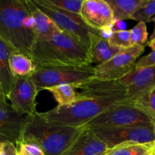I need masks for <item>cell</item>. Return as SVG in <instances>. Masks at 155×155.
<instances>
[{
  "label": "cell",
  "mask_w": 155,
  "mask_h": 155,
  "mask_svg": "<svg viewBox=\"0 0 155 155\" xmlns=\"http://www.w3.org/2000/svg\"><path fill=\"white\" fill-rule=\"evenodd\" d=\"M29 57L36 66L91 65L86 48L61 30L48 38H36Z\"/></svg>",
  "instance_id": "6da1fadb"
},
{
  "label": "cell",
  "mask_w": 155,
  "mask_h": 155,
  "mask_svg": "<svg viewBox=\"0 0 155 155\" xmlns=\"http://www.w3.org/2000/svg\"><path fill=\"white\" fill-rule=\"evenodd\" d=\"M0 39L29 57L36 36L27 0H0Z\"/></svg>",
  "instance_id": "7a4b0ae2"
},
{
  "label": "cell",
  "mask_w": 155,
  "mask_h": 155,
  "mask_svg": "<svg viewBox=\"0 0 155 155\" xmlns=\"http://www.w3.org/2000/svg\"><path fill=\"white\" fill-rule=\"evenodd\" d=\"M84 130L50 123L36 112L27 117L21 142L36 144L45 155H65Z\"/></svg>",
  "instance_id": "3957f363"
},
{
  "label": "cell",
  "mask_w": 155,
  "mask_h": 155,
  "mask_svg": "<svg viewBox=\"0 0 155 155\" xmlns=\"http://www.w3.org/2000/svg\"><path fill=\"white\" fill-rule=\"evenodd\" d=\"M124 101L115 99H76L69 105L57 106L40 114L46 120L53 124L80 128L109 107Z\"/></svg>",
  "instance_id": "277c9868"
},
{
  "label": "cell",
  "mask_w": 155,
  "mask_h": 155,
  "mask_svg": "<svg viewBox=\"0 0 155 155\" xmlns=\"http://www.w3.org/2000/svg\"><path fill=\"white\" fill-rule=\"evenodd\" d=\"M95 70L91 65L86 66H36L30 78L38 92L62 84L78 88L94 80Z\"/></svg>",
  "instance_id": "5b68a950"
},
{
  "label": "cell",
  "mask_w": 155,
  "mask_h": 155,
  "mask_svg": "<svg viewBox=\"0 0 155 155\" xmlns=\"http://www.w3.org/2000/svg\"><path fill=\"white\" fill-rule=\"evenodd\" d=\"M142 124H153L144 112L137 108L132 101H128L109 107L82 127L86 130H91Z\"/></svg>",
  "instance_id": "8992f818"
},
{
  "label": "cell",
  "mask_w": 155,
  "mask_h": 155,
  "mask_svg": "<svg viewBox=\"0 0 155 155\" xmlns=\"http://www.w3.org/2000/svg\"><path fill=\"white\" fill-rule=\"evenodd\" d=\"M89 130L105 144L107 149L124 144L149 145L155 142V126L153 124L95 128Z\"/></svg>",
  "instance_id": "52a82bcc"
},
{
  "label": "cell",
  "mask_w": 155,
  "mask_h": 155,
  "mask_svg": "<svg viewBox=\"0 0 155 155\" xmlns=\"http://www.w3.org/2000/svg\"><path fill=\"white\" fill-rule=\"evenodd\" d=\"M35 5L55 23L58 28L68 33L80 42L88 50L91 41V34L97 30L90 27L81 17L78 15L69 13L44 3L42 0H33Z\"/></svg>",
  "instance_id": "ba28073f"
},
{
  "label": "cell",
  "mask_w": 155,
  "mask_h": 155,
  "mask_svg": "<svg viewBox=\"0 0 155 155\" xmlns=\"http://www.w3.org/2000/svg\"><path fill=\"white\" fill-rule=\"evenodd\" d=\"M145 46L132 45L123 48L107 61L94 67V80H117L127 75L135 67L138 58L144 51Z\"/></svg>",
  "instance_id": "9c48e42d"
},
{
  "label": "cell",
  "mask_w": 155,
  "mask_h": 155,
  "mask_svg": "<svg viewBox=\"0 0 155 155\" xmlns=\"http://www.w3.org/2000/svg\"><path fill=\"white\" fill-rule=\"evenodd\" d=\"M39 92L30 77H16L15 84L7 97L15 111L30 116L36 110V98Z\"/></svg>",
  "instance_id": "30bf717a"
},
{
  "label": "cell",
  "mask_w": 155,
  "mask_h": 155,
  "mask_svg": "<svg viewBox=\"0 0 155 155\" xmlns=\"http://www.w3.org/2000/svg\"><path fill=\"white\" fill-rule=\"evenodd\" d=\"M81 92L77 93L76 99L95 98V99H115L122 101H129L127 96L126 86L119 80H92L89 83L78 87Z\"/></svg>",
  "instance_id": "8fae6325"
},
{
  "label": "cell",
  "mask_w": 155,
  "mask_h": 155,
  "mask_svg": "<svg viewBox=\"0 0 155 155\" xmlns=\"http://www.w3.org/2000/svg\"><path fill=\"white\" fill-rule=\"evenodd\" d=\"M27 117L15 111L10 104L0 107V142H10L16 146L19 145Z\"/></svg>",
  "instance_id": "7c38bea8"
},
{
  "label": "cell",
  "mask_w": 155,
  "mask_h": 155,
  "mask_svg": "<svg viewBox=\"0 0 155 155\" xmlns=\"http://www.w3.org/2000/svg\"><path fill=\"white\" fill-rule=\"evenodd\" d=\"M80 16L90 27L97 30L109 27L114 21L106 0H84Z\"/></svg>",
  "instance_id": "4fadbf2b"
},
{
  "label": "cell",
  "mask_w": 155,
  "mask_h": 155,
  "mask_svg": "<svg viewBox=\"0 0 155 155\" xmlns=\"http://www.w3.org/2000/svg\"><path fill=\"white\" fill-rule=\"evenodd\" d=\"M119 82L126 86L127 96L132 101L138 95L155 87V67L133 69Z\"/></svg>",
  "instance_id": "5bb4252c"
},
{
  "label": "cell",
  "mask_w": 155,
  "mask_h": 155,
  "mask_svg": "<svg viewBox=\"0 0 155 155\" xmlns=\"http://www.w3.org/2000/svg\"><path fill=\"white\" fill-rule=\"evenodd\" d=\"M106 150L103 142L84 129L65 155H104Z\"/></svg>",
  "instance_id": "9a60e30c"
},
{
  "label": "cell",
  "mask_w": 155,
  "mask_h": 155,
  "mask_svg": "<svg viewBox=\"0 0 155 155\" xmlns=\"http://www.w3.org/2000/svg\"><path fill=\"white\" fill-rule=\"evenodd\" d=\"M122 49V48L111 45L107 39L99 36L97 31L91 34L90 46L88 50L91 64H100L104 63L112 58Z\"/></svg>",
  "instance_id": "2e32d148"
},
{
  "label": "cell",
  "mask_w": 155,
  "mask_h": 155,
  "mask_svg": "<svg viewBox=\"0 0 155 155\" xmlns=\"http://www.w3.org/2000/svg\"><path fill=\"white\" fill-rule=\"evenodd\" d=\"M27 2L33 18V30L36 38H48L60 30L47 15L35 5L33 0H27Z\"/></svg>",
  "instance_id": "e0dca14e"
},
{
  "label": "cell",
  "mask_w": 155,
  "mask_h": 155,
  "mask_svg": "<svg viewBox=\"0 0 155 155\" xmlns=\"http://www.w3.org/2000/svg\"><path fill=\"white\" fill-rule=\"evenodd\" d=\"M12 50L0 39V86L6 98L10 93L16 79L11 71L9 64V56Z\"/></svg>",
  "instance_id": "ac0fdd59"
},
{
  "label": "cell",
  "mask_w": 155,
  "mask_h": 155,
  "mask_svg": "<svg viewBox=\"0 0 155 155\" xmlns=\"http://www.w3.org/2000/svg\"><path fill=\"white\" fill-rule=\"evenodd\" d=\"M110 7L114 21L131 19L134 13L146 0H106Z\"/></svg>",
  "instance_id": "d6986e66"
},
{
  "label": "cell",
  "mask_w": 155,
  "mask_h": 155,
  "mask_svg": "<svg viewBox=\"0 0 155 155\" xmlns=\"http://www.w3.org/2000/svg\"><path fill=\"white\" fill-rule=\"evenodd\" d=\"M9 64L14 77H30L35 71L36 65L30 57L20 51L12 50L9 56Z\"/></svg>",
  "instance_id": "ffe728a7"
},
{
  "label": "cell",
  "mask_w": 155,
  "mask_h": 155,
  "mask_svg": "<svg viewBox=\"0 0 155 155\" xmlns=\"http://www.w3.org/2000/svg\"><path fill=\"white\" fill-rule=\"evenodd\" d=\"M132 103L144 112L155 126V87L132 99Z\"/></svg>",
  "instance_id": "44dd1931"
},
{
  "label": "cell",
  "mask_w": 155,
  "mask_h": 155,
  "mask_svg": "<svg viewBox=\"0 0 155 155\" xmlns=\"http://www.w3.org/2000/svg\"><path fill=\"white\" fill-rule=\"evenodd\" d=\"M153 144H124L106 151L104 155H153Z\"/></svg>",
  "instance_id": "7402d4cb"
},
{
  "label": "cell",
  "mask_w": 155,
  "mask_h": 155,
  "mask_svg": "<svg viewBox=\"0 0 155 155\" xmlns=\"http://www.w3.org/2000/svg\"><path fill=\"white\" fill-rule=\"evenodd\" d=\"M53 95L58 103V106H66L72 104L76 100L77 93L71 85L62 84L46 89Z\"/></svg>",
  "instance_id": "603a6c76"
},
{
  "label": "cell",
  "mask_w": 155,
  "mask_h": 155,
  "mask_svg": "<svg viewBox=\"0 0 155 155\" xmlns=\"http://www.w3.org/2000/svg\"><path fill=\"white\" fill-rule=\"evenodd\" d=\"M44 3L60 10L80 15L84 0H42Z\"/></svg>",
  "instance_id": "cb8c5ba5"
},
{
  "label": "cell",
  "mask_w": 155,
  "mask_h": 155,
  "mask_svg": "<svg viewBox=\"0 0 155 155\" xmlns=\"http://www.w3.org/2000/svg\"><path fill=\"white\" fill-rule=\"evenodd\" d=\"M155 16V0H146L131 17V19L138 22L149 23L153 17Z\"/></svg>",
  "instance_id": "d4e9b609"
},
{
  "label": "cell",
  "mask_w": 155,
  "mask_h": 155,
  "mask_svg": "<svg viewBox=\"0 0 155 155\" xmlns=\"http://www.w3.org/2000/svg\"><path fill=\"white\" fill-rule=\"evenodd\" d=\"M130 31V39L132 45L145 46L148 42V33L145 23L138 22Z\"/></svg>",
  "instance_id": "484cf974"
},
{
  "label": "cell",
  "mask_w": 155,
  "mask_h": 155,
  "mask_svg": "<svg viewBox=\"0 0 155 155\" xmlns=\"http://www.w3.org/2000/svg\"><path fill=\"white\" fill-rule=\"evenodd\" d=\"M108 42L112 46L122 49L132 46L130 39V31L127 30L113 32L108 39Z\"/></svg>",
  "instance_id": "4316f807"
},
{
  "label": "cell",
  "mask_w": 155,
  "mask_h": 155,
  "mask_svg": "<svg viewBox=\"0 0 155 155\" xmlns=\"http://www.w3.org/2000/svg\"><path fill=\"white\" fill-rule=\"evenodd\" d=\"M18 155H45L37 145L30 142H21L17 145Z\"/></svg>",
  "instance_id": "83f0119b"
},
{
  "label": "cell",
  "mask_w": 155,
  "mask_h": 155,
  "mask_svg": "<svg viewBox=\"0 0 155 155\" xmlns=\"http://www.w3.org/2000/svg\"><path fill=\"white\" fill-rule=\"evenodd\" d=\"M148 67H155V51H152L147 55L140 58L135 63V69L148 68Z\"/></svg>",
  "instance_id": "f1b7e54d"
},
{
  "label": "cell",
  "mask_w": 155,
  "mask_h": 155,
  "mask_svg": "<svg viewBox=\"0 0 155 155\" xmlns=\"http://www.w3.org/2000/svg\"><path fill=\"white\" fill-rule=\"evenodd\" d=\"M2 155H18L16 145L10 142H3V149Z\"/></svg>",
  "instance_id": "f546056e"
},
{
  "label": "cell",
  "mask_w": 155,
  "mask_h": 155,
  "mask_svg": "<svg viewBox=\"0 0 155 155\" xmlns=\"http://www.w3.org/2000/svg\"><path fill=\"white\" fill-rule=\"evenodd\" d=\"M110 28L112 33L116 31L126 30V24L123 21H114L113 23L110 25Z\"/></svg>",
  "instance_id": "4dcf8cb0"
},
{
  "label": "cell",
  "mask_w": 155,
  "mask_h": 155,
  "mask_svg": "<svg viewBox=\"0 0 155 155\" xmlns=\"http://www.w3.org/2000/svg\"><path fill=\"white\" fill-rule=\"evenodd\" d=\"M7 98H6L5 95L3 92L1 86H0V107H5L9 105V103L7 102Z\"/></svg>",
  "instance_id": "1f68e13d"
},
{
  "label": "cell",
  "mask_w": 155,
  "mask_h": 155,
  "mask_svg": "<svg viewBox=\"0 0 155 155\" xmlns=\"http://www.w3.org/2000/svg\"><path fill=\"white\" fill-rule=\"evenodd\" d=\"M149 47L152 49V51H155V38H153L152 40L148 41L147 44Z\"/></svg>",
  "instance_id": "d6a6232c"
},
{
  "label": "cell",
  "mask_w": 155,
  "mask_h": 155,
  "mask_svg": "<svg viewBox=\"0 0 155 155\" xmlns=\"http://www.w3.org/2000/svg\"><path fill=\"white\" fill-rule=\"evenodd\" d=\"M151 21H153V24H154V27H153V32H152V33H151V34H150V40H149V41L152 40V39H153V38H155V16L153 17V18H151V20H150V22H151Z\"/></svg>",
  "instance_id": "836d02e7"
},
{
  "label": "cell",
  "mask_w": 155,
  "mask_h": 155,
  "mask_svg": "<svg viewBox=\"0 0 155 155\" xmlns=\"http://www.w3.org/2000/svg\"><path fill=\"white\" fill-rule=\"evenodd\" d=\"M3 149V142H0V155H2Z\"/></svg>",
  "instance_id": "e575fe53"
},
{
  "label": "cell",
  "mask_w": 155,
  "mask_h": 155,
  "mask_svg": "<svg viewBox=\"0 0 155 155\" xmlns=\"http://www.w3.org/2000/svg\"><path fill=\"white\" fill-rule=\"evenodd\" d=\"M152 151H153V154H155V142H153V148H152Z\"/></svg>",
  "instance_id": "d590c367"
},
{
  "label": "cell",
  "mask_w": 155,
  "mask_h": 155,
  "mask_svg": "<svg viewBox=\"0 0 155 155\" xmlns=\"http://www.w3.org/2000/svg\"><path fill=\"white\" fill-rule=\"evenodd\" d=\"M153 155H155V154H153Z\"/></svg>",
  "instance_id": "8d00e7d4"
}]
</instances>
